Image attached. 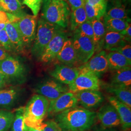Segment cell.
<instances>
[{
    "label": "cell",
    "instance_id": "cell-1",
    "mask_svg": "<svg viewBox=\"0 0 131 131\" xmlns=\"http://www.w3.org/2000/svg\"><path fill=\"white\" fill-rule=\"evenodd\" d=\"M96 114L84 108L75 106L57 114L54 121L62 131H88L93 126Z\"/></svg>",
    "mask_w": 131,
    "mask_h": 131
},
{
    "label": "cell",
    "instance_id": "cell-2",
    "mask_svg": "<svg viewBox=\"0 0 131 131\" xmlns=\"http://www.w3.org/2000/svg\"><path fill=\"white\" fill-rule=\"evenodd\" d=\"M42 18L62 28L68 25L70 9L63 0H42Z\"/></svg>",
    "mask_w": 131,
    "mask_h": 131
},
{
    "label": "cell",
    "instance_id": "cell-3",
    "mask_svg": "<svg viewBox=\"0 0 131 131\" xmlns=\"http://www.w3.org/2000/svg\"><path fill=\"white\" fill-rule=\"evenodd\" d=\"M49 101L39 94L34 95L24 107L25 125L33 128H39L48 114Z\"/></svg>",
    "mask_w": 131,
    "mask_h": 131
},
{
    "label": "cell",
    "instance_id": "cell-4",
    "mask_svg": "<svg viewBox=\"0 0 131 131\" xmlns=\"http://www.w3.org/2000/svg\"><path fill=\"white\" fill-rule=\"evenodd\" d=\"M60 27L41 18L38 22V29L31 52L33 56L40 58L48 43L56 33L62 30Z\"/></svg>",
    "mask_w": 131,
    "mask_h": 131
},
{
    "label": "cell",
    "instance_id": "cell-5",
    "mask_svg": "<svg viewBox=\"0 0 131 131\" xmlns=\"http://www.w3.org/2000/svg\"><path fill=\"white\" fill-rule=\"evenodd\" d=\"M69 91L76 93L80 91L100 89V81L99 77L89 72L80 71L78 77L69 85Z\"/></svg>",
    "mask_w": 131,
    "mask_h": 131
},
{
    "label": "cell",
    "instance_id": "cell-6",
    "mask_svg": "<svg viewBox=\"0 0 131 131\" xmlns=\"http://www.w3.org/2000/svg\"><path fill=\"white\" fill-rule=\"evenodd\" d=\"M37 20V17L26 14L14 23L19 30L24 46H30L35 40Z\"/></svg>",
    "mask_w": 131,
    "mask_h": 131
},
{
    "label": "cell",
    "instance_id": "cell-7",
    "mask_svg": "<svg viewBox=\"0 0 131 131\" xmlns=\"http://www.w3.org/2000/svg\"><path fill=\"white\" fill-rule=\"evenodd\" d=\"M72 42L77 62L84 64L93 56L95 47L93 39L84 36L74 35Z\"/></svg>",
    "mask_w": 131,
    "mask_h": 131
},
{
    "label": "cell",
    "instance_id": "cell-8",
    "mask_svg": "<svg viewBox=\"0 0 131 131\" xmlns=\"http://www.w3.org/2000/svg\"><path fill=\"white\" fill-rule=\"evenodd\" d=\"M78 69L80 71L91 72L99 77L109 69L106 52L104 51L99 52Z\"/></svg>",
    "mask_w": 131,
    "mask_h": 131
},
{
    "label": "cell",
    "instance_id": "cell-9",
    "mask_svg": "<svg viewBox=\"0 0 131 131\" xmlns=\"http://www.w3.org/2000/svg\"><path fill=\"white\" fill-rule=\"evenodd\" d=\"M69 91V89L60 82L50 80L38 85L36 89L38 94L41 95L51 101Z\"/></svg>",
    "mask_w": 131,
    "mask_h": 131
},
{
    "label": "cell",
    "instance_id": "cell-10",
    "mask_svg": "<svg viewBox=\"0 0 131 131\" xmlns=\"http://www.w3.org/2000/svg\"><path fill=\"white\" fill-rule=\"evenodd\" d=\"M67 39V34L62 30L56 33L43 52L40 58L41 61L47 63L54 60Z\"/></svg>",
    "mask_w": 131,
    "mask_h": 131
},
{
    "label": "cell",
    "instance_id": "cell-11",
    "mask_svg": "<svg viewBox=\"0 0 131 131\" xmlns=\"http://www.w3.org/2000/svg\"><path fill=\"white\" fill-rule=\"evenodd\" d=\"M77 104V100L75 94L68 91L58 98L49 102L48 113L51 115L58 114L74 107Z\"/></svg>",
    "mask_w": 131,
    "mask_h": 131
},
{
    "label": "cell",
    "instance_id": "cell-12",
    "mask_svg": "<svg viewBox=\"0 0 131 131\" xmlns=\"http://www.w3.org/2000/svg\"><path fill=\"white\" fill-rule=\"evenodd\" d=\"M0 70L8 81L23 76L25 70L22 64L12 56H7L0 62Z\"/></svg>",
    "mask_w": 131,
    "mask_h": 131
},
{
    "label": "cell",
    "instance_id": "cell-13",
    "mask_svg": "<svg viewBox=\"0 0 131 131\" xmlns=\"http://www.w3.org/2000/svg\"><path fill=\"white\" fill-rule=\"evenodd\" d=\"M96 115L102 128H114L121 125L117 111L110 103H107L100 108Z\"/></svg>",
    "mask_w": 131,
    "mask_h": 131
},
{
    "label": "cell",
    "instance_id": "cell-14",
    "mask_svg": "<svg viewBox=\"0 0 131 131\" xmlns=\"http://www.w3.org/2000/svg\"><path fill=\"white\" fill-rule=\"evenodd\" d=\"M80 73L78 68L66 65H57L50 72V75L62 84H71Z\"/></svg>",
    "mask_w": 131,
    "mask_h": 131
},
{
    "label": "cell",
    "instance_id": "cell-15",
    "mask_svg": "<svg viewBox=\"0 0 131 131\" xmlns=\"http://www.w3.org/2000/svg\"><path fill=\"white\" fill-rule=\"evenodd\" d=\"M75 94L78 103L86 109L98 107L104 101L103 94L99 90H84Z\"/></svg>",
    "mask_w": 131,
    "mask_h": 131
},
{
    "label": "cell",
    "instance_id": "cell-16",
    "mask_svg": "<svg viewBox=\"0 0 131 131\" xmlns=\"http://www.w3.org/2000/svg\"><path fill=\"white\" fill-rule=\"evenodd\" d=\"M107 99L109 103L117 111L123 130L126 131L130 129L131 127V108L121 102L114 96H108Z\"/></svg>",
    "mask_w": 131,
    "mask_h": 131
},
{
    "label": "cell",
    "instance_id": "cell-17",
    "mask_svg": "<svg viewBox=\"0 0 131 131\" xmlns=\"http://www.w3.org/2000/svg\"><path fill=\"white\" fill-rule=\"evenodd\" d=\"M124 2L122 0H112L107 3V7L104 17L111 19H122L130 21L128 11L126 8Z\"/></svg>",
    "mask_w": 131,
    "mask_h": 131
},
{
    "label": "cell",
    "instance_id": "cell-18",
    "mask_svg": "<svg viewBox=\"0 0 131 131\" xmlns=\"http://www.w3.org/2000/svg\"><path fill=\"white\" fill-rule=\"evenodd\" d=\"M57 58L66 65L72 67L77 62L72 39H67L64 43Z\"/></svg>",
    "mask_w": 131,
    "mask_h": 131
},
{
    "label": "cell",
    "instance_id": "cell-19",
    "mask_svg": "<svg viewBox=\"0 0 131 131\" xmlns=\"http://www.w3.org/2000/svg\"><path fill=\"white\" fill-rule=\"evenodd\" d=\"M115 70L109 85L113 87L131 88V66Z\"/></svg>",
    "mask_w": 131,
    "mask_h": 131
},
{
    "label": "cell",
    "instance_id": "cell-20",
    "mask_svg": "<svg viewBox=\"0 0 131 131\" xmlns=\"http://www.w3.org/2000/svg\"><path fill=\"white\" fill-rule=\"evenodd\" d=\"M5 29L14 47L15 52H22L24 46L19 30L16 25L14 23L6 24Z\"/></svg>",
    "mask_w": 131,
    "mask_h": 131
},
{
    "label": "cell",
    "instance_id": "cell-21",
    "mask_svg": "<svg viewBox=\"0 0 131 131\" xmlns=\"http://www.w3.org/2000/svg\"><path fill=\"white\" fill-rule=\"evenodd\" d=\"M93 30V40L95 51H97L103 48V39L107 30L101 19H96L91 21Z\"/></svg>",
    "mask_w": 131,
    "mask_h": 131
},
{
    "label": "cell",
    "instance_id": "cell-22",
    "mask_svg": "<svg viewBox=\"0 0 131 131\" xmlns=\"http://www.w3.org/2000/svg\"><path fill=\"white\" fill-rule=\"evenodd\" d=\"M109 69L117 70L130 67L131 61L125 56L116 52H111L107 54Z\"/></svg>",
    "mask_w": 131,
    "mask_h": 131
},
{
    "label": "cell",
    "instance_id": "cell-23",
    "mask_svg": "<svg viewBox=\"0 0 131 131\" xmlns=\"http://www.w3.org/2000/svg\"><path fill=\"white\" fill-rule=\"evenodd\" d=\"M127 43L121 33L107 31L103 39V48L105 50H110Z\"/></svg>",
    "mask_w": 131,
    "mask_h": 131
},
{
    "label": "cell",
    "instance_id": "cell-24",
    "mask_svg": "<svg viewBox=\"0 0 131 131\" xmlns=\"http://www.w3.org/2000/svg\"><path fill=\"white\" fill-rule=\"evenodd\" d=\"M106 90L109 93L113 94L114 97L121 102L131 108V88L113 87L109 85L106 88Z\"/></svg>",
    "mask_w": 131,
    "mask_h": 131
},
{
    "label": "cell",
    "instance_id": "cell-25",
    "mask_svg": "<svg viewBox=\"0 0 131 131\" xmlns=\"http://www.w3.org/2000/svg\"><path fill=\"white\" fill-rule=\"evenodd\" d=\"M0 7L5 12L20 18L26 15L18 0H0Z\"/></svg>",
    "mask_w": 131,
    "mask_h": 131
},
{
    "label": "cell",
    "instance_id": "cell-26",
    "mask_svg": "<svg viewBox=\"0 0 131 131\" xmlns=\"http://www.w3.org/2000/svg\"><path fill=\"white\" fill-rule=\"evenodd\" d=\"M107 2L95 5H91L84 2V7L88 20L92 21L94 19H101L105 13Z\"/></svg>",
    "mask_w": 131,
    "mask_h": 131
},
{
    "label": "cell",
    "instance_id": "cell-27",
    "mask_svg": "<svg viewBox=\"0 0 131 131\" xmlns=\"http://www.w3.org/2000/svg\"><path fill=\"white\" fill-rule=\"evenodd\" d=\"M103 24L107 31L121 33L128 26L130 21L122 19L108 18L103 16Z\"/></svg>",
    "mask_w": 131,
    "mask_h": 131
},
{
    "label": "cell",
    "instance_id": "cell-28",
    "mask_svg": "<svg viewBox=\"0 0 131 131\" xmlns=\"http://www.w3.org/2000/svg\"><path fill=\"white\" fill-rule=\"evenodd\" d=\"M70 17V28L74 31L80 25L88 20L84 6L72 10Z\"/></svg>",
    "mask_w": 131,
    "mask_h": 131
},
{
    "label": "cell",
    "instance_id": "cell-29",
    "mask_svg": "<svg viewBox=\"0 0 131 131\" xmlns=\"http://www.w3.org/2000/svg\"><path fill=\"white\" fill-rule=\"evenodd\" d=\"M17 94V91L14 89L0 90V106L8 107L12 105Z\"/></svg>",
    "mask_w": 131,
    "mask_h": 131
},
{
    "label": "cell",
    "instance_id": "cell-30",
    "mask_svg": "<svg viewBox=\"0 0 131 131\" xmlns=\"http://www.w3.org/2000/svg\"><path fill=\"white\" fill-rule=\"evenodd\" d=\"M24 107L18 108L14 115L13 122L12 124V131H24Z\"/></svg>",
    "mask_w": 131,
    "mask_h": 131
},
{
    "label": "cell",
    "instance_id": "cell-31",
    "mask_svg": "<svg viewBox=\"0 0 131 131\" xmlns=\"http://www.w3.org/2000/svg\"><path fill=\"white\" fill-rule=\"evenodd\" d=\"M14 118V113L0 110V131H7L11 127Z\"/></svg>",
    "mask_w": 131,
    "mask_h": 131
},
{
    "label": "cell",
    "instance_id": "cell-32",
    "mask_svg": "<svg viewBox=\"0 0 131 131\" xmlns=\"http://www.w3.org/2000/svg\"><path fill=\"white\" fill-rule=\"evenodd\" d=\"M74 31V35L84 36L93 39V30L92 25L91 22L89 20H87L83 24L80 25Z\"/></svg>",
    "mask_w": 131,
    "mask_h": 131
},
{
    "label": "cell",
    "instance_id": "cell-33",
    "mask_svg": "<svg viewBox=\"0 0 131 131\" xmlns=\"http://www.w3.org/2000/svg\"><path fill=\"white\" fill-rule=\"evenodd\" d=\"M0 47L4 49L7 52L15 51L14 47L10 41L5 29L0 32Z\"/></svg>",
    "mask_w": 131,
    "mask_h": 131
},
{
    "label": "cell",
    "instance_id": "cell-34",
    "mask_svg": "<svg viewBox=\"0 0 131 131\" xmlns=\"http://www.w3.org/2000/svg\"><path fill=\"white\" fill-rule=\"evenodd\" d=\"M42 0H24L23 5H27L31 10L34 16L37 17L40 11Z\"/></svg>",
    "mask_w": 131,
    "mask_h": 131
},
{
    "label": "cell",
    "instance_id": "cell-35",
    "mask_svg": "<svg viewBox=\"0 0 131 131\" xmlns=\"http://www.w3.org/2000/svg\"><path fill=\"white\" fill-rule=\"evenodd\" d=\"M111 52H116L125 56L129 60L131 61V46L129 44H125L121 46L113 48L110 50Z\"/></svg>",
    "mask_w": 131,
    "mask_h": 131
},
{
    "label": "cell",
    "instance_id": "cell-36",
    "mask_svg": "<svg viewBox=\"0 0 131 131\" xmlns=\"http://www.w3.org/2000/svg\"><path fill=\"white\" fill-rule=\"evenodd\" d=\"M39 128L42 131H62L60 127L54 121L43 122Z\"/></svg>",
    "mask_w": 131,
    "mask_h": 131
},
{
    "label": "cell",
    "instance_id": "cell-37",
    "mask_svg": "<svg viewBox=\"0 0 131 131\" xmlns=\"http://www.w3.org/2000/svg\"><path fill=\"white\" fill-rule=\"evenodd\" d=\"M72 10L84 6V0H67Z\"/></svg>",
    "mask_w": 131,
    "mask_h": 131
},
{
    "label": "cell",
    "instance_id": "cell-38",
    "mask_svg": "<svg viewBox=\"0 0 131 131\" xmlns=\"http://www.w3.org/2000/svg\"><path fill=\"white\" fill-rule=\"evenodd\" d=\"M123 36L124 40L127 42H131V25L129 24L128 26L123 31L120 33Z\"/></svg>",
    "mask_w": 131,
    "mask_h": 131
},
{
    "label": "cell",
    "instance_id": "cell-39",
    "mask_svg": "<svg viewBox=\"0 0 131 131\" xmlns=\"http://www.w3.org/2000/svg\"><path fill=\"white\" fill-rule=\"evenodd\" d=\"M7 82L8 81L5 76L0 70V89L5 87Z\"/></svg>",
    "mask_w": 131,
    "mask_h": 131
},
{
    "label": "cell",
    "instance_id": "cell-40",
    "mask_svg": "<svg viewBox=\"0 0 131 131\" xmlns=\"http://www.w3.org/2000/svg\"><path fill=\"white\" fill-rule=\"evenodd\" d=\"M84 1L91 5H95L107 2V0H84Z\"/></svg>",
    "mask_w": 131,
    "mask_h": 131
},
{
    "label": "cell",
    "instance_id": "cell-41",
    "mask_svg": "<svg viewBox=\"0 0 131 131\" xmlns=\"http://www.w3.org/2000/svg\"><path fill=\"white\" fill-rule=\"evenodd\" d=\"M8 56H9L8 52L5 51L4 49L0 47V62L5 59Z\"/></svg>",
    "mask_w": 131,
    "mask_h": 131
},
{
    "label": "cell",
    "instance_id": "cell-42",
    "mask_svg": "<svg viewBox=\"0 0 131 131\" xmlns=\"http://www.w3.org/2000/svg\"><path fill=\"white\" fill-rule=\"evenodd\" d=\"M24 131H42L41 129L38 128H33V127H28L25 125L24 126Z\"/></svg>",
    "mask_w": 131,
    "mask_h": 131
},
{
    "label": "cell",
    "instance_id": "cell-43",
    "mask_svg": "<svg viewBox=\"0 0 131 131\" xmlns=\"http://www.w3.org/2000/svg\"><path fill=\"white\" fill-rule=\"evenodd\" d=\"M96 131H117L114 128H102Z\"/></svg>",
    "mask_w": 131,
    "mask_h": 131
},
{
    "label": "cell",
    "instance_id": "cell-44",
    "mask_svg": "<svg viewBox=\"0 0 131 131\" xmlns=\"http://www.w3.org/2000/svg\"><path fill=\"white\" fill-rule=\"evenodd\" d=\"M5 24H0V32L1 31H2L3 30H4L5 27Z\"/></svg>",
    "mask_w": 131,
    "mask_h": 131
},
{
    "label": "cell",
    "instance_id": "cell-45",
    "mask_svg": "<svg viewBox=\"0 0 131 131\" xmlns=\"http://www.w3.org/2000/svg\"><path fill=\"white\" fill-rule=\"evenodd\" d=\"M18 1L20 2V3L21 5H23V1H24V0H18Z\"/></svg>",
    "mask_w": 131,
    "mask_h": 131
},
{
    "label": "cell",
    "instance_id": "cell-46",
    "mask_svg": "<svg viewBox=\"0 0 131 131\" xmlns=\"http://www.w3.org/2000/svg\"><path fill=\"white\" fill-rule=\"evenodd\" d=\"M122 1L123 2H126L127 1H130V0H122Z\"/></svg>",
    "mask_w": 131,
    "mask_h": 131
},
{
    "label": "cell",
    "instance_id": "cell-47",
    "mask_svg": "<svg viewBox=\"0 0 131 131\" xmlns=\"http://www.w3.org/2000/svg\"><path fill=\"white\" fill-rule=\"evenodd\" d=\"M2 10V9H1V7H0V10Z\"/></svg>",
    "mask_w": 131,
    "mask_h": 131
},
{
    "label": "cell",
    "instance_id": "cell-48",
    "mask_svg": "<svg viewBox=\"0 0 131 131\" xmlns=\"http://www.w3.org/2000/svg\"><path fill=\"white\" fill-rule=\"evenodd\" d=\"M63 1H66V0H63Z\"/></svg>",
    "mask_w": 131,
    "mask_h": 131
}]
</instances>
